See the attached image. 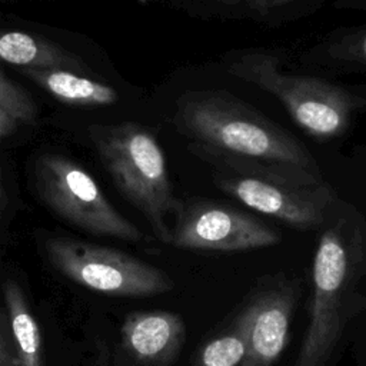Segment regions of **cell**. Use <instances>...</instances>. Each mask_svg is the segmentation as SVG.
<instances>
[{
    "label": "cell",
    "instance_id": "obj_1",
    "mask_svg": "<svg viewBox=\"0 0 366 366\" xmlns=\"http://www.w3.org/2000/svg\"><path fill=\"white\" fill-rule=\"evenodd\" d=\"M172 122L190 143L302 169L323 179L317 162L299 139L227 92L206 89L183 93Z\"/></svg>",
    "mask_w": 366,
    "mask_h": 366
},
{
    "label": "cell",
    "instance_id": "obj_15",
    "mask_svg": "<svg viewBox=\"0 0 366 366\" xmlns=\"http://www.w3.org/2000/svg\"><path fill=\"white\" fill-rule=\"evenodd\" d=\"M3 293L20 366H43L40 327L27 305L20 285L14 280H9L3 286Z\"/></svg>",
    "mask_w": 366,
    "mask_h": 366
},
{
    "label": "cell",
    "instance_id": "obj_4",
    "mask_svg": "<svg viewBox=\"0 0 366 366\" xmlns=\"http://www.w3.org/2000/svg\"><path fill=\"white\" fill-rule=\"evenodd\" d=\"M89 136L119 192L147 219L154 234L170 240L169 217L180 202L173 194L167 162L156 136L136 123L92 124Z\"/></svg>",
    "mask_w": 366,
    "mask_h": 366
},
{
    "label": "cell",
    "instance_id": "obj_3",
    "mask_svg": "<svg viewBox=\"0 0 366 366\" xmlns=\"http://www.w3.org/2000/svg\"><path fill=\"white\" fill-rule=\"evenodd\" d=\"M223 63L230 76L274 96L293 122L319 140L343 136L356 113L366 107L365 92L320 76L283 71L276 53L266 49L232 51Z\"/></svg>",
    "mask_w": 366,
    "mask_h": 366
},
{
    "label": "cell",
    "instance_id": "obj_5",
    "mask_svg": "<svg viewBox=\"0 0 366 366\" xmlns=\"http://www.w3.org/2000/svg\"><path fill=\"white\" fill-rule=\"evenodd\" d=\"M33 172L41 202L67 223L96 236L127 242L144 239L139 227L113 207L79 163L61 154H41Z\"/></svg>",
    "mask_w": 366,
    "mask_h": 366
},
{
    "label": "cell",
    "instance_id": "obj_18",
    "mask_svg": "<svg viewBox=\"0 0 366 366\" xmlns=\"http://www.w3.org/2000/svg\"><path fill=\"white\" fill-rule=\"evenodd\" d=\"M0 366H20L9 317L0 312Z\"/></svg>",
    "mask_w": 366,
    "mask_h": 366
},
{
    "label": "cell",
    "instance_id": "obj_9",
    "mask_svg": "<svg viewBox=\"0 0 366 366\" xmlns=\"http://www.w3.org/2000/svg\"><path fill=\"white\" fill-rule=\"evenodd\" d=\"M293 295L270 290L254 299L237 320L246 339L240 366H273L280 357L289 333Z\"/></svg>",
    "mask_w": 366,
    "mask_h": 366
},
{
    "label": "cell",
    "instance_id": "obj_12",
    "mask_svg": "<svg viewBox=\"0 0 366 366\" xmlns=\"http://www.w3.org/2000/svg\"><path fill=\"white\" fill-rule=\"evenodd\" d=\"M20 73L56 100L83 107L112 106L119 102L117 90L87 74L44 67H20Z\"/></svg>",
    "mask_w": 366,
    "mask_h": 366
},
{
    "label": "cell",
    "instance_id": "obj_14",
    "mask_svg": "<svg viewBox=\"0 0 366 366\" xmlns=\"http://www.w3.org/2000/svg\"><path fill=\"white\" fill-rule=\"evenodd\" d=\"M140 3H164L202 17L253 19L274 21L287 17L297 7L320 0H139Z\"/></svg>",
    "mask_w": 366,
    "mask_h": 366
},
{
    "label": "cell",
    "instance_id": "obj_20",
    "mask_svg": "<svg viewBox=\"0 0 366 366\" xmlns=\"http://www.w3.org/2000/svg\"><path fill=\"white\" fill-rule=\"evenodd\" d=\"M4 202H6V193H4V187H3V183H1V179H0V210L4 204Z\"/></svg>",
    "mask_w": 366,
    "mask_h": 366
},
{
    "label": "cell",
    "instance_id": "obj_10",
    "mask_svg": "<svg viewBox=\"0 0 366 366\" xmlns=\"http://www.w3.org/2000/svg\"><path fill=\"white\" fill-rule=\"evenodd\" d=\"M184 335L182 317L166 310L132 313L122 326L124 349L136 359L150 363L167 362L176 356Z\"/></svg>",
    "mask_w": 366,
    "mask_h": 366
},
{
    "label": "cell",
    "instance_id": "obj_17",
    "mask_svg": "<svg viewBox=\"0 0 366 366\" xmlns=\"http://www.w3.org/2000/svg\"><path fill=\"white\" fill-rule=\"evenodd\" d=\"M0 107L10 112L20 122L29 123L37 117V106L31 94L13 81L0 69Z\"/></svg>",
    "mask_w": 366,
    "mask_h": 366
},
{
    "label": "cell",
    "instance_id": "obj_2",
    "mask_svg": "<svg viewBox=\"0 0 366 366\" xmlns=\"http://www.w3.org/2000/svg\"><path fill=\"white\" fill-rule=\"evenodd\" d=\"M189 149L213 167V179L220 190L292 227H319L335 200L332 187L306 170L233 156L194 143Z\"/></svg>",
    "mask_w": 366,
    "mask_h": 366
},
{
    "label": "cell",
    "instance_id": "obj_7",
    "mask_svg": "<svg viewBox=\"0 0 366 366\" xmlns=\"http://www.w3.org/2000/svg\"><path fill=\"white\" fill-rule=\"evenodd\" d=\"M349 249L343 222L327 227L313 259L310 322L295 366H325L340 336V310L349 282Z\"/></svg>",
    "mask_w": 366,
    "mask_h": 366
},
{
    "label": "cell",
    "instance_id": "obj_13",
    "mask_svg": "<svg viewBox=\"0 0 366 366\" xmlns=\"http://www.w3.org/2000/svg\"><path fill=\"white\" fill-rule=\"evenodd\" d=\"M302 66L333 73H366V26L322 39L302 54Z\"/></svg>",
    "mask_w": 366,
    "mask_h": 366
},
{
    "label": "cell",
    "instance_id": "obj_16",
    "mask_svg": "<svg viewBox=\"0 0 366 366\" xmlns=\"http://www.w3.org/2000/svg\"><path fill=\"white\" fill-rule=\"evenodd\" d=\"M246 352V339L236 325L234 330L207 342L199 352L194 366H240Z\"/></svg>",
    "mask_w": 366,
    "mask_h": 366
},
{
    "label": "cell",
    "instance_id": "obj_19",
    "mask_svg": "<svg viewBox=\"0 0 366 366\" xmlns=\"http://www.w3.org/2000/svg\"><path fill=\"white\" fill-rule=\"evenodd\" d=\"M20 120L10 112L0 107V137L13 134L19 129Z\"/></svg>",
    "mask_w": 366,
    "mask_h": 366
},
{
    "label": "cell",
    "instance_id": "obj_11",
    "mask_svg": "<svg viewBox=\"0 0 366 366\" xmlns=\"http://www.w3.org/2000/svg\"><path fill=\"white\" fill-rule=\"evenodd\" d=\"M0 61L17 67L64 69L83 74L90 70L79 54L41 34L3 27H0Z\"/></svg>",
    "mask_w": 366,
    "mask_h": 366
},
{
    "label": "cell",
    "instance_id": "obj_6",
    "mask_svg": "<svg viewBox=\"0 0 366 366\" xmlns=\"http://www.w3.org/2000/svg\"><path fill=\"white\" fill-rule=\"evenodd\" d=\"M44 250L51 266L71 282L113 296L146 297L174 283L163 270L120 250L70 237H50Z\"/></svg>",
    "mask_w": 366,
    "mask_h": 366
},
{
    "label": "cell",
    "instance_id": "obj_8",
    "mask_svg": "<svg viewBox=\"0 0 366 366\" xmlns=\"http://www.w3.org/2000/svg\"><path fill=\"white\" fill-rule=\"evenodd\" d=\"M280 234L259 219L210 200L180 202L169 243L182 249L237 252L279 243Z\"/></svg>",
    "mask_w": 366,
    "mask_h": 366
}]
</instances>
